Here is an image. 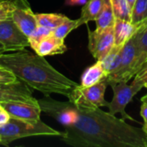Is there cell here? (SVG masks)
Returning a JSON list of instances; mask_svg holds the SVG:
<instances>
[{
	"mask_svg": "<svg viewBox=\"0 0 147 147\" xmlns=\"http://www.w3.org/2000/svg\"><path fill=\"white\" fill-rule=\"evenodd\" d=\"M142 106L140 109V115L143 117L145 123H147V103L142 102Z\"/></svg>",
	"mask_w": 147,
	"mask_h": 147,
	"instance_id": "cell-29",
	"label": "cell"
},
{
	"mask_svg": "<svg viewBox=\"0 0 147 147\" xmlns=\"http://www.w3.org/2000/svg\"><path fill=\"white\" fill-rule=\"evenodd\" d=\"M5 53V49H4V47H3V46L0 43V54H2V53Z\"/></svg>",
	"mask_w": 147,
	"mask_h": 147,
	"instance_id": "cell-31",
	"label": "cell"
},
{
	"mask_svg": "<svg viewBox=\"0 0 147 147\" xmlns=\"http://www.w3.org/2000/svg\"><path fill=\"white\" fill-rule=\"evenodd\" d=\"M142 129H143V131H144V132H145V133L147 134V123H145V124H144V126H143V128H142Z\"/></svg>",
	"mask_w": 147,
	"mask_h": 147,
	"instance_id": "cell-33",
	"label": "cell"
},
{
	"mask_svg": "<svg viewBox=\"0 0 147 147\" xmlns=\"http://www.w3.org/2000/svg\"><path fill=\"white\" fill-rule=\"evenodd\" d=\"M62 133L52 128L43 121H27L11 118L0 127V145L9 146L19 139L32 136H59Z\"/></svg>",
	"mask_w": 147,
	"mask_h": 147,
	"instance_id": "cell-3",
	"label": "cell"
},
{
	"mask_svg": "<svg viewBox=\"0 0 147 147\" xmlns=\"http://www.w3.org/2000/svg\"><path fill=\"white\" fill-rule=\"evenodd\" d=\"M135 2H136V0H127V3H129V5H130L131 9H132V8L134 7V5Z\"/></svg>",
	"mask_w": 147,
	"mask_h": 147,
	"instance_id": "cell-30",
	"label": "cell"
},
{
	"mask_svg": "<svg viewBox=\"0 0 147 147\" xmlns=\"http://www.w3.org/2000/svg\"><path fill=\"white\" fill-rule=\"evenodd\" d=\"M14 9L11 18L19 29L28 37L38 27L36 15L33 12L28 0H13Z\"/></svg>",
	"mask_w": 147,
	"mask_h": 147,
	"instance_id": "cell-10",
	"label": "cell"
},
{
	"mask_svg": "<svg viewBox=\"0 0 147 147\" xmlns=\"http://www.w3.org/2000/svg\"><path fill=\"white\" fill-rule=\"evenodd\" d=\"M89 50L96 60L102 59L114 47V27L88 31Z\"/></svg>",
	"mask_w": 147,
	"mask_h": 147,
	"instance_id": "cell-9",
	"label": "cell"
},
{
	"mask_svg": "<svg viewBox=\"0 0 147 147\" xmlns=\"http://www.w3.org/2000/svg\"><path fill=\"white\" fill-rule=\"evenodd\" d=\"M9 119H10V116L8 114V112L3 108L1 109H0V127L5 125L9 121Z\"/></svg>",
	"mask_w": 147,
	"mask_h": 147,
	"instance_id": "cell-28",
	"label": "cell"
},
{
	"mask_svg": "<svg viewBox=\"0 0 147 147\" xmlns=\"http://www.w3.org/2000/svg\"><path fill=\"white\" fill-rule=\"evenodd\" d=\"M111 4L115 19L131 22L132 9L127 0H111Z\"/></svg>",
	"mask_w": 147,
	"mask_h": 147,
	"instance_id": "cell-21",
	"label": "cell"
},
{
	"mask_svg": "<svg viewBox=\"0 0 147 147\" xmlns=\"http://www.w3.org/2000/svg\"><path fill=\"white\" fill-rule=\"evenodd\" d=\"M97 29H103L110 27H114L115 17L113 12L111 0H104L101 12L95 20Z\"/></svg>",
	"mask_w": 147,
	"mask_h": 147,
	"instance_id": "cell-18",
	"label": "cell"
},
{
	"mask_svg": "<svg viewBox=\"0 0 147 147\" xmlns=\"http://www.w3.org/2000/svg\"><path fill=\"white\" fill-rule=\"evenodd\" d=\"M13 9V0H0V21L11 17Z\"/></svg>",
	"mask_w": 147,
	"mask_h": 147,
	"instance_id": "cell-25",
	"label": "cell"
},
{
	"mask_svg": "<svg viewBox=\"0 0 147 147\" xmlns=\"http://www.w3.org/2000/svg\"><path fill=\"white\" fill-rule=\"evenodd\" d=\"M35 15L38 25L48 28L52 30L61 24L67 18L65 15L56 13H42Z\"/></svg>",
	"mask_w": 147,
	"mask_h": 147,
	"instance_id": "cell-20",
	"label": "cell"
},
{
	"mask_svg": "<svg viewBox=\"0 0 147 147\" xmlns=\"http://www.w3.org/2000/svg\"><path fill=\"white\" fill-rule=\"evenodd\" d=\"M147 25V18L143 22H140L137 26V29L132 37L124 44L121 48V61L119 68L115 72L109 75L106 78L108 84H117L121 81L127 82L132 77V71L135 64L137 54H138V46L140 37V34L143 28Z\"/></svg>",
	"mask_w": 147,
	"mask_h": 147,
	"instance_id": "cell-4",
	"label": "cell"
},
{
	"mask_svg": "<svg viewBox=\"0 0 147 147\" xmlns=\"http://www.w3.org/2000/svg\"><path fill=\"white\" fill-rule=\"evenodd\" d=\"M1 106L8 112L11 118L37 121L40 120L41 109L38 104L25 102H2Z\"/></svg>",
	"mask_w": 147,
	"mask_h": 147,
	"instance_id": "cell-12",
	"label": "cell"
},
{
	"mask_svg": "<svg viewBox=\"0 0 147 147\" xmlns=\"http://www.w3.org/2000/svg\"><path fill=\"white\" fill-rule=\"evenodd\" d=\"M147 59V25L143 28L138 46V54L135 64L132 71V77H134L142 68L143 64Z\"/></svg>",
	"mask_w": 147,
	"mask_h": 147,
	"instance_id": "cell-19",
	"label": "cell"
},
{
	"mask_svg": "<svg viewBox=\"0 0 147 147\" xmlns=\"http://www.w3.org/2000/svg\"><path fill=\"white\" fill-rule=\"evenodd\" d=\"M75 28H77V20H71L67 17L61 24L53 29L52 34L59 39L65 40L67 34Z\"/></svg>",
	"mask_w": 147,
	"mask_h": 147,
	"instance_id": "cell-23",
	"label": "cell"
},
{
	"mask_svg": "<svg viewBox=\"0 0 147 147\" xmlns=\"http://www.w3.org/2000/svg\"><path fill=\"white\" fill-rule=\"evenodd\" d=\"M121 48L122 47L114 46L111 51L102 59L100 60L107 78L115 72L119 68L121 61Z\"/></svg>",
	"mask_w": 147,
	"mask_h": 147,
	"instance_id": "cell-17",
	"label": "cell"
},
{
	"mask_svg": "<svg viewBox=\"0 0 147 147\" xmlns=\"http://www.w3.org/2000/svg\"><path fill=\"white\" fill-rule=\"evenodd\" d=\"M141 102H145V103H147V94L145 95L142 98H141Z\"/></svg>",
	"mask_w": 147,
	"mask_h": 147,
	"instance_id": "cell-32",
	"label": "cell"
},
{
	"mask_svg": "<svg viewBox=\"0 0 147 147\" xmlns=\"http://www.w3.org/2000/svg\"><path fill=\"white\" fill-rule=\"evenodd\" d=\"M0 43L5 53L17 52L30 47L28 37L19 29L11 17L0 21Z\"/></svg>",
	"mask_w": 147,
	"mask_h": 147,
	"instance_id": "cell-8",
	"label": "cell"
},
{
	"mask_svg": "<svg viewBox=\"0 0 147 147\" xmlns=\"http://www.w3.org/2000/svg\"><path fill=\"white\" fill-rule=\"evenodd\" d=\"M18 79L10 71L8 68L0 65V84H11Z\"/></svg>",
	"mask_w": 147,
	"mask_h": 147,
	"instance_id": "cell-26",
	"label": "cell"
},
{
	"mask_svg": "<svg viewBox=\"0 0 147 147\" xmlns=\"http://www.w3.org/2000/svg\"><path fill=\"white\" fill-rule=\"evenodd\" d=\"M77 118L64 126L62 140L72 146L147 147V134L100 108L77 107Z\"/></svg>",
	"mask_w": 147,
	"mask_h": 147,
	"instance_id": "cell-1",
	"label": "cell"
},
{
	"mask_svg": "<svg viewBox=\"0 0 147 147\" xmlns=\"http://www.w3.org/2000/svg\"><path fill=\"white\" fill-rule=\"evenodd\" d=\"M137 29V26L131 22L115 19L114 25V40L115 47H122L124 44L132 37Z\"/></svg>",
	"mask_w": 147,
	"mask_h": 147,
	"instance_id": "cell-14",
	"label": "cell"
},
{
	"mask_svg": "<svg viewBox=\"0 0 147 147\" xmlns=\"http://www.w3.org/2000/svg\"><path fill=\"white\" fill-rule=\"evenodd\" d=\"M114 91V96L110 102H109L108 108L109 109V114L115 115L116 114H121L123 120L129 119L134 121V119L126 113V107L133 100V97L142 89L140 86L134 84H127V82L121 81L117 84H110Z\"/></svg>",
	"mask_w": 147,
	"mask_h": 147,
	"instance_id": "cell-6",
	"label": "cell"
},
{
	"mask_svg": "<svg viewBox=\"0 0 147 147\" xmlns=\"http://www.w3.org/2000/svg\"><path fill=\"white\" fill-rule=\"evenodd\" d=\"M52 29L43 27V26H40L38 25V27L34 29V31L31 34V35L28 37V40H29V44L30 47H34L35 44H37L40 40H41L42 39H44L45 37L52 34Z\"/></svg>",
	"mask_w": 147,
	"mask_h": 147,
	"instance_id": "cell-24",
	"label": "cell"
},
{
	"mask_svg": "<svg viewBox=\"0 0 147 147\" xmlns=\"http://www.w3.org/2000/svg\"><path fill=\"white\" fill-rule=\"evenodd\" d=\"M147 18V0H136L132 8L131 22L138 25Z\"/></svg>",
	"mask_w": 147,
	"mask_h": 147,
	"instance_id": "cell-22",
	"label": "cell"
},
{
	"mask_svg": "<svg viewBox=\"0 0 147 147\" xmlns=\"http://www.w3.org/2000/svg\"><path fill=\"white\" fill-rule=\"evenodd\" d=\"M104 0H88L82 9L81 16L77 19V28L90 21H95L102 10Z\"/></svg>",
	"mask_w": 147,
	"mask_h": 147,
	"instance_id": "cell-16",
	"label": "cell"
},
{
	"mask_svg": "<svg viewBox=\"0 0 147 147\" xmlns=\"http://www.w3.org/2000/svg\"><path fill=\"white\" fill-rule=\"evenodd\" d=\"M146 66H147V59L146 60V62L143 64V65H142V68H144V67H146ZM142 68H141V69H142Z\"/></svg>",
	"mask_w": 147,
	"mask_h": 147,
	"instance_id": "cell-34",
	"label": "cell"
},
{
	"mask_svg": "<svg viewBox=\"0 0 147 147\" xmlns=\"http://www.w3.org/2000/svg\"><path fill=\"white\" fill-rule=\"evenodd\" d=\"M144 87H146V88L147 89V84H145V86H144Z\"/></svg>",
	"mask_w": 147,
	"mask_h": 147,
	"instance_id": "cell-35",
	"label": "cell"
},
{
	"mask_svg": "<svg viewBox=\"0 0 147 147\" xmlns=\"http://www.w3.org/2000/svg\"><path fill=\"white\" fill-rule=\"evenodd\" d=\"M146 84H147V66L142 68L135 75V78L133 83V84L140 86L141 88H143Z\"/></svg>",
	"mask_w": 147,
	"mask_h": 147,
	"instance_id": "cell-27",
	"label": "cell"
},
{
	"mask_svg": "<svg viewBox=\"0 0 147 147\" xmlns=\"http://www.w3.org/2000/svg\"><path fill=\"white\" fill-rule=\"evenodd\" d=\"M107 84L106 80L89 87H82L78 84L68 97L69 101L81 108L108 107L109 102L104 98Z\"/></svg>",
	"mask_w": 147,
	"mask_h": 147,
	"instance_id": "cell-5",
	"label": "cell"
},
{
	"mask_svg": "<svg viewBox=\"0 0 147 147\" xmlns=\"http://www.w3.org/2000/svg\"><path fill=\"white\" fill-rule=\"evenodd\" d=\"M107 75L102 66L100 60H96L93 65L88 67L81 77V86L89 87L92 86L102 80H106Z\"/></svg>",
	"mask_w": 147,
	"mask_h": 147,
	"instance_id": "cell-15",
	"label": "cell"
},
{
	"mask_svg": "<svg viewBox=\"0 0 147 147\" xmlns=\"http://www.w3.org/2000/svg\"><path fill=\"white\" fill-rule=\"evenodd\" d=\"M3 109V107H2V106H1V104H0V109Z\"/></svg>",
	"mask_w": 147,
	"mask_h": 147,
	"instance_id": "cell-36",
	"label": "cell"
},
{
	"mask_svg": "<svg viewBox=\"0 0 147 147\" xmlns=\"http://www.w3.org/2000/svg\"><path fill=\"white\" fill-rule=\"evenodd\" d=\"M41 112L54 118L63 126L70 125L77 118L76 106L71 102H59L45 96L44 98L38 100Z\"/></svg>",
	"mask_w": 147,
	"mask_h": 147,
	"instance_id": "cell-7",
	"label": "cell"
},
{
	"mask_svg": "<svg viewBox=\"0 0 147 147\" xmlns=\"http://www.w3.org/2000/svg\"><path fill=\"white\" fill-rule=\"evenodd\" d=\"M25 102L38 104V100L33 96L30 87L21 80L0 84V102Z\"/></svg>",
	"mask_w": 147,
	"mask_h": 147,
	"instance_id": "cell-11",
	"label": "cell"
},
{
	"mask_svg": "<svg viewBox=\"0 0 147 147\" xmlns=\"http://www.w3.org/2000/svg\"><path fill=\"white\" fill-rule=\"evenodd\" d=\"M32 48L34 50L35 53L42 57L62 54L67 50L65 40L59 39L53 34L45 37L32 47Z\"/></svg>",
	"mask_w": 147,
	"mask_h": 147,
	"instance_id": "cell-13",
	"label": "cell"
},
{
	"mask_svg": "<svg viewBox=\"0 0 147 147\" xmlns=\"http://www.w3.org/2000/svg\"><path fill=\"white\" fill-rule=\"evenodd\" d=\"M0 65L12 71L18 80L44 96L59 94L69 97L78 85L54 69L44 57L25 49L0 54Z\"/></svg>",
	"mask_w": 147,
	"mask_h": 147,
	"instance_id": "cell-2",
	"label": "cell"
}]
</instances>
